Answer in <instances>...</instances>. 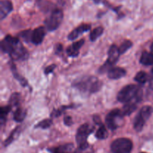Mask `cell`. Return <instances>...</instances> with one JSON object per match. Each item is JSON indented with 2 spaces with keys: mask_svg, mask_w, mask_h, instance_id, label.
<instances>
[{
  "mask_svg": "<svg viewBox=\"0 0 153 153\" xmlns=\"http://www.w3.org/2000/svg\"><path fill=\"white\" fill-rule=\"evenodd\" d=\"M2 52L7 53L13 60H25L28 56L26 49L16 37L7 35L1 42Z\"/></svg>",
  "mask_w": 153,
  "mask_h": 153,
  "instance_id": "1",
  "label": "cell"
},
{
  "mask_svg": "<svg viewBox=\"0 0 153 153\" xmlns=\"http://www.w3.org/2000/svg\"><path fill=\"white\" fill-rule=\"evenodd\" d=\"M142 99V91L140 87L135 85H128L124 87L117 95V100L120 102H138Z\"/></svg>",
  "mask_w": 153,
  "mask_h": 153,
  "instance_id": "2",
  "label": "cell"
},
{
  "mask_svg": "<svg viewBox=\"0 0 153 153\" xmlns=\"http://www.w3.org/2000/svg\"><path fill=\"white\" fill-rule=\"evenodd\" d=\"M102 82L95 77H87L75 82L73 86L83 93L94 94L100 91L101 88Z\"/></svg>",
  "mask_w": 153,
  "mask_h": 153,
  "instance_id": "3",
  "label": "cell"
},
{
  "mask_svg": "<svg viewBox=\"0 0 153 153\" xmlns=\"http://www.w3.org/2000/svg\"><path fill=\"white\" fill-rule=\"evenodd\" d=\"M152 112V107L149 105H145L140 109L134 120V128L136 131H140L143 129L145 123L149 119Z\"/></svg>",
  "mask_w": 153,
  "mask_h": 153,
  "instance_id": "4",
  "label": "cell"
},
{
  "mask_svg": "<svg viewBox=\"0 0 153 153\" xmlns=\"http://www.w3.org/2000/svg\"><path fill=\"white\" fill-rule=\"evenodd\" d=\"M63 19H64V13L62 10L59 8L54 10L44 22L46 29L49 31L56 30L62 22Z\"/></svg>",
  "mask_w": 153,
  "mask_h": 153,
  "instance_id": "5",
  "label": "cell"
},
{
  "mask_svg": "<svg viewBox=\"0 0 153 153\" xmlns=\"http://www.w3.org/2000/svg\"><path fill=\"white\" fill-rule=\"evenodd\" d=\"M133 143L129 139L121 137L114 140L111 145L112 153H130L132 150Z\"/></svg>",
  "mask_w": 153,
  "mask_h": 153,
  "instance_id": "6",
  "label": "cell"
},
{
  "mask_svg": "<svg viewBox=\"0 0 153 153\" xmlns=\"http://www.w3.org/2000/svg\"><path fill=\"white\" fill-rule=\"evenodd\" d=\"M123 115L120 109H114L109 112L106 116L105 123L108 128L111 130H115L122 124Z\"/></svg>",
  "mask_w": 153,
  "mask_h": 153,
  "instance_id": "7",
  "label": "cell"
},
{
  "mask_svg": "<svg viewBox=\"0 0 153 153\" xmlns=\"http://www.w3.org/2000/svg\"><path fill=\"white\" fill-rule=\"evenodd\" d=\"M93 130H94V127H91V126L87 123L83 124L78 128L76 140L79 146L88 143H87V139H88V135L92 132Z\"/></svg>",
  "mask_w": 153,
  "mask_h": 153,
  "instance_id": "8",
  "label": "cell"
},
{
  "mask_svg": "<svg viewBox=\"0 0 153 153\" xmlns=\"http://www.w3.org/2000/svg\"><path fill=\"white\" fill-rule=\"evenodd\" d=\"M35 4L37 7L45 13H51L54 10L58 8L53 2L49 0H36Z\"/></svg>",
  "mask_w": 153,
  "mask_h": 153,
  "instance_id": "9",
  "label": "cell"
},
{
  "mask_svg": "<svg viewBox=\"0 0 153 153\" xmlns=\"http://www.w3.org/2000/svg\"><path fill=\"white\" fill-rule=\"evenodd\" d=\"M46 34V29L44 27L40 26L35 28L32 31V35H31V43L35 45H39L43 42V38Z\"/></svg>",
  "mask_w": 153,
  "mask_h": 153,
  "instance_id": "10",
  "label": "cell"
},
{
  "mask_svg": "<svg viewBox=\"0 0 153 153\" xmlns=\"http://www.w3.org/2000/svg\"><path fill=\"white\" fill-rule=\"evenodd\" d=\"M13 10V4L10 0L0 1V18L4 19Z\"/></svg>",
  "mask_w": 153,
  "mask_h": 153,
  "instance_id": "11",
  "label": "cell"
},
{
  "mask_svg": "<svg viewBox=\"0 0 153 153\" xmlns=\"http://www.w3.org/2000/svg\"><path fill=\"white\" fill-rule=\"evenodd\" d=\"M91 28V25L89 24H82L70 33V34L68 35V39L70 40H76L78 37H79L84 32L89 31Z\"/></svg>",
  "mask_w": 153,
  "mask_h": 153,
  "instance_id": "12",
  "label": "cell"
},
{
  "mask_svg": "<svg viewBox=\"0 0 153 153\" xmlns=\"http://www.w3.org/2000/svg\"><path fill=\"white\" fill-rule=\"evenodd\" d=\"M108 55V61L106 62L110 64L111 66H112L115 63H117V61L119 59L120 55L119 48L116 45H112L109 49Z\"/></svg>",
  "mask_w": 153,
  "mask_h": 153,
  "instance_id": "13",
  "label": "cell"
},
{
  "mask_svg": "<svg viewBox=\"0 0 153 153\" xmlns=\"http://www.w3.org/2000/svg\"><path fill=\"white\" fill-rule=\"evenodd\" d=\"M85 43V40H80L73 43L67 49V53L70 57H77L79 54V49Z\"/></svg>",
  "mask_w": 153,
  "mask_h": 153,
  "instance_id": "14",
  "label": "cell"
},
{
  "mask_svg": "<svg viewBox=\"0 0 153 153\" xmlns=\"http://www.w3.org/2000/svg\"><path fill=\"white\" fill-rule=\"evenodd\" d=\"M74 149V145L73 143H65L60 145L56 147L51 148L49 151L51 153H72Z\"/></svg>",
  "mask_w": 153,
  "mask_h": 153,
  "instance_id": "15",
  "label": "cell"
},
{
  "mask_svg": "<svg viewBox=\"0 0 153 153\" xmlns=\"http://www.w3.org/2000/svg\"><path fill=\"white\" fill-rule=\"evenodd\" d=\"M126 74V71L121 67H113L108 70V76L111 79H119Z\"/></svg>",
  "mask_w": 153,
  "mask_h": 153,
  "instance_id": "16",
  "label": "cell"
},
{
  "mask_svg": "<svg viewBox=\"0 0 153 153\" xmlns=\"http://www.w3.org/2000/svg\"><path fill=\"white\" fill-rule=\"evenodd\" d=\"M136 109H137V103L134 102H129L126 103L121 111H122L123 115L125 117L131 114Z\"/></svg>",
  "mask_w": 153,
  "mask_h": 153,
  "instance_id": "17",
  "label": "cell"
},
{
  "mask_svg": "<svg viewBox=\"0 0 153 153\" xmlns=\"http://www.w3.org/2000/svg\"><path fill=\"white\" fill-rule=\"evenodd\" d=\"M140 64L145 66L153 65V53L143 52L140 60Z\"/></svg>",
  "mask_w": 153,
  "mask_h": 153,
  "instance_id": "18",
  "label": "cell"
},
{
  "mask_svg": "<svg viewBox=\"0 0 153 153\" xmlns=\"http://www.w3.org/2000/svg\"><path fill=\"white\" fill-rule=\"evenodd\" d=\"M25 117H26V111L20 108L16 109L13 113V119L16 122H22L24 120Z\"/></svg>",
  "mask_w": 153,
  "mask_h": 153,
  "instance_id": "19",
  "label": "cell"
},
{
  "mask_svg": "<svg viewBox=\"0 0 153 153\" xmlns=\"http://www.w3.org/2000/svg\"><path fill=\"white\" fill-rule=\"evenodd\" d=\"M103 31H104V28L102 26L97 27V28H94V29L91 31V35H90V39H91V41H95L96 40H97V39L103 34Z\"/></svg>",
  "mask_w": 153,
  "mask_h": 153,
  "instance_id": "20",
  "label": "cell"
},
{
  "mask_svg": "<svg viewBox=\"0 0 153 153\" xmlns=\"http://www.w3.org/2000/svg\"><path fill=\"white\" fill-rule=\"evenodd\" d=\"M96 136H97V138L100 139V140H103V139L107 138L108 136V132L107 129H106V128L105 127L104 125L102 124V125L100 126L98 131L96 133Z\"/></svg>",
  "mask_w": 153,
  "mask_h": 153,
  "instance_id": "21",
  "label": "cell"
},
{
  "mask_svg": "<svg viewBox=\"0 0 153 153\" xmlns=\"http://www.w3.org/2000/svg\"><path fill=\"white\" fill-rule=\"evenodd\" d=\"M73 153H94V151L92 146L87 143L82 146H79V148Z\"/></svg>",
  "mask_w": 153,
  "mask_h": 153,
  "instance_id": "22",
  "label": "cell"
},
{
  "mask_svg": "<svg viewBox=\"0 0 153 153\" xmlns=\"http://www.w3.org/2000/svg\"><path fill=\"white\" fill-rule=\"evenodd\" d=\"M134 80H135V82L143 85V84H145L146 82H147L148 75L146 74L145 72L140 71V72H139L138 73H137V74H136L135 77H134Z\"/></svg>",
  "mask_w": 153,
  "mask_h": 153,
  "instance_id": "23",
  "label": "cell"
},
{
  "mask_svg": "<svg viewBox=\"0 0 153 153\" xmlns=\"http://www.w3.org/2000/svg\"><path fill=\"white\" fill-rule=\"evenodd\" d=\"M10 106H4L1 108V115H0V120H1V124L3 125L4 123L6 121V117L7 114L10 112Z\"/></svg>",
  "mask_w": 153,
  "mask_h": 153,
  "instance_id": "24",
  "label": "cell"
},
{
  "mask_svg": "<svg viewBox=\"0 0 153 153\" xmlns=\"http://www.w3.org/2000/svg\"><path fill=\"white\" fill-rule=\"evenodd\" d=\"M31 35H32V31L30 29L25 30V31H22L19 34V37H21L25 42H31Z\"/></svg>",
  "mask_w": 153,
  "mask_h": 153,
  "instance_id": "25",
  "label": "cell"
},
{
  "mask_svg": "<svg viewBox=\"0 0 153 153\" xmlns=\"http://www.w3.org/2000/svg\"><path fill=\"white\" fill-rule=\"evenodd\" d=\"M131 46H132V43H131V41H130V40H125V41L121 44V46L119 47L120 55H122V54L127 52Z\"/></svg>",
  "mask_w": 153,
  "mask_h": 153,
  "instance_id": "26",
  "label": "cell"
},
{
  "mask_svg": "<svg viewBox=\"0 0 153 153\" xmlns=\"http://www.w3.org/2000/svg\"><path fill=\"white\" fill-rule=\"evenodd\" d=\"M52 120L50 119H46L40 121L37 126H36V128H48L52 126Z\"/></svg>",
  "mask_w": 153,
  "mask_h": 153,
  "instance_id": "27",
  "label": "cell"
},
{
  "mask_svg": "<svg viewBox=\"0 0 153 153\" xmlns=\"http://www.w3.org/2000/svg\"><path fill=\"white\" fill-rule=\"evenodd\" d=\"M10 105L12 106H16L18 105L20 102V96L19 94H13L10 97V100H9Z\"/></svg>",
  "mask_w": 153,
  "mask_h": 153,
  "instance_id": "28",
  "label": "cell"
},
{
  "mask_svg": "<svg viewBox=\"0 0 153 153\" xmlns=\"http://www.w3.org/2000/svg\"><path fill=\"white\" fill-rule=\"evenodd\" d=\"M19 131H19V129L18 128H16V129H15L14 131L12 132V134L9 136L8 138L4 141V145H5V146H7V145H9L10 143H11L12 141H13V140L16 139V137H18Z\"/></svg>",
  "mask_w": 153,
  "mask_h": 153,
  "instance_id": "29",
  "label": "cell"
},
{
  "mask_svg": "<svg viewBox=\"0 0 153 153\" xmlns=\"http://www.w3.org/2000/svg\"><path fill=\"white\" fill-rule=\"evenodd\" d=\"M55 67H56V66H55V64L49 66V67H46V70H45V73H46V74H49V73H52V72L54 71V70H55Z\"/></svg>",
  "mask_w": 153,
  "mask_h": 153,
  "instance_id": "30",
  "label": "cell"
},
{
  "mask_svg": "<svg viewBox=\"0 0 153 153\" xmlns=\"http://www.w3.org/2000/svg\"><path fill=\"white\" fill-rule=\"evenodd\" d=\"M64 123H65V125L70 126V125H72V123H73V120H72V118L70 117L66 116L65 117H64Z\"/></svg>",
  "mask_w": 153,
  "mask_h": 153,
  "instance_id": "31",
  "label": "cell"
},
{
  "mask_svg": "<svg viewBox=\"0 0 153 153\" xmlns=\"http://www.w3.org/2000/svg\"><path fill=\"white\" fill-rule=\"evenodd\" d=\"M149 86L153 90V68L151 71L150 77H149Z\"/></svg>",
  "mask_w": 153,
  "mask_h": 153,
  "instance_id": "32",
  "label": "cell"
},
{
  "mask_svg": "<svg viewBox=\"0 0 153 153\" xmlns=\"http://www.w3.org/2000/svg\"><path fill=\"white\" fill-rule=\"evenodd\" d=\"M63 49V46L61 44H58L56 46V52H59L62 51Z\"/></svg>",
  "mask_w": 153,
  "mask_h": 153,
  "instance_id": "33",
  "label": "cell"
},
{
  "mask_svg": "<svg viewBox=\"0 0 153 153\" xmlns=\"http://www.w3.org/2000/svg\"><path fill=\"white\" fill-rule=\"evenodd\" d=\"M151 51H152V53H153V43L151 45Z\"/></svg>",
  "mask_w": 153,
  "mask_h": 153,
  "instance_id": "34",
  "label": "cell"
},
{
  "mask_svg": "<svg viewBox=\"0 0 153 153\" xmlns=\"http://www.w3.org/2000/svg\"><path fill=\"white\" fill-rule=\"evenodd\" d=\"M141 153H145V152H141Z\"/></svg>",
  "mask_w": 153,
  "mask_h": 153,
  "instance_id": "35",
  "label": "cell"
}]
</instances>
